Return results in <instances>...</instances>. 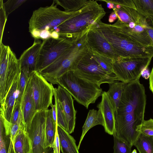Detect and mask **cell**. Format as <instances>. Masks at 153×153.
<instances>
[{
    "label": "cell",
    "instance_id": "1",
    "mask_svg": "<svg viewBox=\"0 0 153 153\" xmlns=\"http://www.w3.org/2000/svg\"><path fill=\"white\" fill-rule=\"evenodd\" d=\"M146 102L145 88L139 79L126 84L115 112L114 134L131 147L141 134L140 126L144 120Z\"/></svg>",
    "mask_w": 153,
    "mask_h": 153
},
{
    "label": "cell",
    "instance_id": "2",
    "mask_svg": "<svg viewBox=\"0 0 153 153\" xmlns=\"http://www.w3.org/2000/svg\"><path fill=\"white\" fill-rule=\"evenodd\" d=\"M93 26L102 34L119 57H153V48L145 47L131 39L116 22L110 24L100 20Z\"/></svg>",
    "mask_w": 153,
    "mask_h": 153
},
{
    "label": "cell",
    "instance_id": "3",
    "mask_svg": "<svg viewBox=\"0 0 153 153\" xmlns=\"http://www.w3.org/2000/svg\"><path fill=\"white\" fill-rule=\"evenodd\" d=\"M105 14L97 1L89 0L77 14L59 26L55 30L60 37L75 40L101 20Z\"/></svg>",
    "mask_w": 153,
    "mask_h": 153
},
{
    "label": "cell",
    "instance_id": "4",
    "mask_svg": "<svg viewBox=\"0 0 153 153\" xmlns=\"http://www.w3.org/2000/svg\"><path fill=\"white\" fill-rule=\"evenodd\" d=\"M53 1L51 5L40 7L34 10L29 21V31L34 39L45 40L51 38V32L56 27L77 14L62 11Z\"/></svg>",
    "mask_w": 153,
    "mask_h": 153
},
{
    "label": "cell",
    "instance_id": "5",
    "mask_svg": "<svg viewBox=\"0 0 153 153\" xmlns=\"http://www.w3.org/2000/svg\"><path fill=\"white\" fill-rule=\"evenodd\" d=\"M88 31L75 40L56 60L39 72L48 82L57 85L58 79L62 75L76 69L79 62L90 48L87 41Z\"/></svg>",
    "mask_w": 153,
    "mask_h": 153
},
{
    "label": "cell",
    "instance_id": "6",
    "mask_svg": "<svg viewBox=\"0 0 153 153\" xmlns=\"http://www.w3.org/2000/svg\"><path fill=\"white\" fill-rule=\"evenodd\" d=\"M57 85L69 92L75 100L88 109L102 96L103 91L100 86L76 75L74 71H68L58 79Z\"/></svg>",
    "mask_w": 153,
    "mask_h": 153
},
{
    "label": "cell",
    "instance_id": "7",
    "mask_svg": "<svg viewBox=\"0 0 153 153\" xmlns=\"http://www.w3.org/2000/svg\"><path fill=\"white\" fill-rule=\"evenodd\" d=\"M0 102L2 104L13 84L20 73L19 59L8 45L0 44Z\"/></svg>",
    "mask_w": 153,
    "mask_h": 153
},
{
    "label": "cell",
    "instance_id": "8",
    "mask_svg": "<svg viewBox=\"0 0 153 153\" xmlns=\"http://www.w3.org/2000/svg\"><path fill=\"white\" fill-rule=\"evenodd\" d=\"M78 77L100 86L103 83H111L117 77L108 74L94 58L90 48L79 62L74 71Z\"/></svg>",
    "mask_w": 153,
    "mask_h": 153
},
{
    "label": "cell",
    "instance_id": "9",
    "mask_svg": "<svg viewBox=\"0 0 153 153\" xmlns=\"http://www.w3.org/2000/svg\"><path fill=\"white\" fill-rule=\"evenodd\" d=\"M152 58H121L114 61V73L117 80L127 84L140 78L143 71L148 68Z\"/></svg>",
    "mask_w": 153,
    "mask_h": 153
},
{
    "label": "cell",
    "instance_id": "10",
    "mask_svg": "<svg viewBox=\"0 0 153 153\" xmlns=\"http://www.w3.org/2000/svg\"><path fill=\"white\" fill-rule=\"evenodd\" d=\"M76 39L60 37L58 39L50 38L43 40L38 55L36 71L39 72L53 63Z\"/></svg>",
    "mask_w": 153,
    "mask_h": 153
},
{
    "label": "cell",
    "instance_id": "11",
    "mask_svg": "<svg viewBox=\"0 0 153 153\" xmlns=\"http://www.w3.org/2000/svg\"><path fill=\"white\" fill-rule=\"evenodd\" d=\"M36 108L37 111L48 109L52 104L54 88L39 72L35 71L30 76Z\"/></svg>",
    "mask_w": 153,
    "mask_h": 153
},
{
    "label": "cell",
    "instance_id": "12",
    "mask_svg": "<svg viewBox=\"0 0 153 153\" xmlns=\"http://www.w3.org/2000/svg\"><path fill=\"white\" fill-rule=\"evenodd\" d=\"M47 110L37 111L27 130L31 140L30 153H48L45 147V128Z\"/></svg>",
    "mask_w": 153,
    "mask_h": 153
},
{
    "label": "cell",
    "instance_id": "13",
    "mask_svg": "<svg viewBox=\"0 0 153 153\" xmlns=\"http://www.w3.org/2000/svg\"><path fill=\"white\" fill-rule=\"evenodd\" d=\"M54 93L64 113L67 131L71 134L74 132L75 128L76 113L74 106V99L71 94L59 85H58L57 88H54Z\"/></svg>",
    "mask_w": 153,
    "mask_h": 153
},
{
    "label": "cell",
    "instance_id": "14",
    "mask_svg": "<svg viewBox=\"0 0 153 153\" xmlns=\"http://www.w3.org/2000/svg\"><path fill=\"white\" fill-rule=\"evenodd\" d=\"M93 25L87 32V41L89 48L114 61L117 60L120 57L102 34Z\"/></svg>",
    "mask_w": 153,
    "mask_h": 153
},
{
    "label": "cell",
    "instance_id": "15",
    "mask_svg": "<svg viewBox=\"0 0 153 153\" xmlns=\"http://www.w3.org/2000/svg\"><path fill=\"white\" fill-rule=\"evenodd\" d=\"M22 115V123L27 130L37 112L36 108L33 94L30 77L29 79L20 105Z\"/></svg>",
    "mask_w": 153,
    "mask_h": 153
},
{
    "label": "cell",
    "instance_id": "16",
    "mask_svg": "<svg viewBox=\"0 0 153 153\" xmlns=\"http://www.w3.org/2000/svg\"><path fill=\"white\" fill-rule=\"evenodd\" d=\"M101 102L97 105L102 115L105 132L113 135L115 132V111L107 92L103 91Z\"/></svg>",
    "mask_w": 153,
    "mask_h": 153
},
{
    "label": "cell",
    "instance_id": "17",
    "mask_svg": "<svg viewBox=\"0 0 153 153\" xmlns=\"http://www.w3.org/2000/svg\"><path fill=\"white\" fill-rule=\"evenodd\" d=\"M42 43L39 39H34L33 45L23 52L19 59L20 69H26L30 75L36 71L37 59Z\"/></svg>",
    "mask_w": 153,
    "mask_h": 153
},
{
    "label": "cell",
    "instance_id": "18",
    "mask_svg": "<svg viewBox=\"0 0 153 153\" xmlns=\"http://www.w3.org/2000/svg\"><path fill=\"white\" fill-rule=\"evenodd\" d=\"M20 73L16 77L3 103L1 105L0 111L5 119L11 123L13 110L17 93Z\"/></svg>",
    "mask_w": 153,
    "mask_h": 153
},
{
    "label": "cell",
    "instance_id": "19",
    "mask_svg": "<svg viewBox=\"0 0 153 153\" xmlns=\"http://www.w3.org/2000/svg\"><path fill=\"white\" fill-rule=\"evenodd\" d=\"M13 147L14 153L31 152V140L27 131L22 123L19 131L15 138Z\"/></svg>",
    "mask_w": 153,
    "mask_h": 153
},
{
    "label": "cell",
    "instance_id": "20",
    "mask_svg": "<svg viewBox=\"0 0 153 153\" xmlns=\"http://www.w3.org/2000/svg\"><path fill=\"white\" fill-rule=\"evenodd\" d=\"M60 150L62 153H79L76 140L67 131L58 125Z\"/></svg>",
    "mask_w": 153,
    "mask_h": 153
},
{
    "label": "cell",
    "instance_id": "21",
    "mask_svg": "<svg viewBox=\"0 0 153 153\" xmlns=\"http://www.w3.org/2000/svg\"><path fill=\"white\" fill-rule=\"evenodd\" d=\"M99 125L104 126V120L100 111L99 109L97 111L94 109L90 110L82 127V134L77 146L78 149L87 132L93 127Z\"/></svg>",
    "mask_w": 153,
    "mask_h": 153
},
{
    "label": "cell",
    "instance_id": "22",
    "mask_svg": "<svg viewBox=\"0 0 153 153\" xmlns=\"http://www.w3.org/2000/svg\"><path fill=\"white\" fill-rule=\"evenodd\" d=\"M126 84L118 80L109 84V88L107 92L115 112L118 108Z\"/></svg>",
    "mask_w": 153,
    "mask_h": 153
},
{
    "label": "cell",
    "instance_id": "23",
    "mask_svg": "<svg viewBox=\"0 0 153 153\" xmlns=\"http://www.w3.org/2000/svg\"><path fill=\"white\" fill-rule=\"evenodd\" d=\"M56 125L52 117L51 109H47L45 128L46 148H53L55 136Z\"/></svg>",
    "mask_w": 153,
    "mask_h": 153
},
{
    "label": "cell",
    "instance_id": "24",
    "mask_svg": "<svg viewBox=\"0 0 153 153\" xmlns=\"http://www.w3.org/2000/svg\"><path fill=\"white\" fill-rule=\"evenodd\" d=\"M137 11L148 19L153 18V0H133Z\"/></svg>",
    "mask_w": 153,
    "mask_h": 153
},
{
    "label": "cell",
    "instance_id": "25",
    "mask_svg": "<svg viewBox=\"0 0 153 153\" xmlns=\"http://www.w3.org/2000/svg\"><path fill=\"white\" fill-rule=\"evenodd\" d=\"M53 1L57 5H59L68 12L78 11L88 3L87 0H54Z\"/></svg>",
    "mask_w": 153,
    "mask_h": 153
},
{
    "label": "cell",
    "instance_id": "26",
    "mask_svg": "<svg viewBox=\"0 0 153 153\" xmlns=\"http://www.w3.org/2000/svg\"><path fill=\"white\" fill-rule=\"evenodd\" d=\"M139 153H153V137L140 134L134 145Z\"/></svg>",
    "mask_w": 153,
    "mask_h": 153
},
{
    "label": "cell",
    "instance_id": "27",
    "mask_svg": "<svg viewBox=\"0 0 153 153\" xmlns=\"http://www.w3.org/2000/svg\"><path fill=\"white\" fill-rule=\"evenodd\" d=\"M91 51L96 60L107 73L110 76H116L113 67L114 60L94 51Z\"/></svg>",
    "mask_w": 153,
    "mask_h": 153
},
{
    "label": "cell",
    "instance_id": "28",
    "mask_svg": "<svg viewBox=\"0 0 153 153\" xmlns=\"http://www.w3.org/2000/svg\"><path fill=\"white\" fill-rule=\"evenodd\" d=\"M3 114H0V153H8L10 141V135L7 136L4 123Z\"/></svg>",
    "mask_w": 153,
    "mask_h": 153
},
{
    "label": "cell",
    "instance_id": "29",
    "mask_svg": "<svg viewBox=\"0 0 153 153\" xmlns=\"http://www.w3.org/2000/svg\"><path fill=\"white\" fill-rule=\"evenodd\" d=\"M30 76V74L27 70L25 69H21L20 78L16 100V101L20 103H21Z\"/></svg>",
    "mask_w": 153,
    "mask_h": 153
},
{
    "label": "cell",
    "instance_id": "30",
    "mask_svg": "<svg viewBox=\"0 0 153 153\" xmlns=\"http://www.w3.org/2000/svg\"><path fill=\"white\" fill-rule=\"evenodd\" d=\"M114 137L113 153H131L132 147L128 143L117 137L114 134Z\"/></svg>",
    "mask_w": 153,
    "mask_h": 153
},
{
    "label": "cell",
    "instance_id": "31",
    "mask_svg": "<svg viewBox=\"0 0 153 153\" xmlns=\"http://www.w3.org/2000/svg\"><path fill=\"white\" fill-rule=\"evenodd\" d=\"M55 104L56 107L57 123L58 126H60L67 131V125L64 113L58 100L54 93Z\"/></svg>",
    "mask_w": 153,
    "mask_h": 153
},
{
    "label": "cell",
    "instance_id": "32",
    "mask_svg": "<svg viewBox=\"0 0 153 153\" xmlns=\"http://www.w3.org/2000/svg\"><path fill=\"white\" fill-rule=\"evenodd\" d=\"M26 1V0H8L4 3V7L7 16H8Z\"/></svg>",
    "mask_w": 153,
    "mask_h": 153
},
{
    "label": "cell",
    "instance_id": "33",
    "mask_svg": "<svg viewBox=\"0 0 153 153\" xmlns=\"http://www.w3.org/2000/svg\"><path fill=\"white\" fill-rule=\"evenodd\" d=\"M140 131L145 136L153 137V119L144 120L140 125Z\"/></svg>",
    "mask_w": 153,
    "mask_h": 153
},
{
    "label": "cell",
    "instance_id": "34",
    "mask_svg": "<svg viewBox=\"0 0 153 153\" xmlns=\"http://www.w3.org/2000/svg\"><path fill=\"white\" fill-rule=\"evenodd\" d=\"M3 0H0V44L2 42V37L5 25L7 20V16L4 9Z\"/></svg>",
    "mask_w": 153,
    "mask_h": 153
},
{
    "label": "cell",
    "instance_id": "35",
    "mask_svg": "<svg viewBox=\"0 0 153 153\" xmlns=\"http://www.w3.org/2000/svg\"><path fill=\"white\" fill-rule=\"evenodd\" d=\"M22 115L20 111V115L17 121L14 124L11 125L10 139L13 145L14 144L16 136L20 129L22 123Z\"/></svg>",
    "mask_w": 153,
    "mask_h": 153
},
{
    "label": "cell",
    "instance_id": "36",
    "mask_svg": "<svg viewBox=\"0 0 153 153\" xmlns=\"http://www.w3.org/2000/svg\"><path fill=\"white\" fill-rule=\"evenodd\" d=\"M21 103L16 101L13 111L11 125L15 124L19 117L21 111Z\"/></svg>",
    "mask_w": 153,
    "mask_h": 153
},
{
    "label": "cell",
    "instance_id": "37",
    "mask_svg": "<svg viewBox=\"0 0 153 153\" xmlns=\"http://www.w3.org/2000/svg\"><path fill=\"white\" fill-rule=\"evenodd\" d=\"M58 125H56V131L55 136L54 139L53 149L54 153H60V147L57 131Z\"/></svg>",
    "mask_w": 153,
    "mask_h": 153
},
{
    "label": "cell",
    "instance_id": "38",
    "mask_svg": "<svg viewBox=\"0 0 153 153\" xmlns=\"http://www.w3.org/2000/svg\"><path fill=\"white\" fill-rule=\"evenodd\" d=\"M147 21L148 27L147 30L153 46V21L152 19H148Z\"/></svg>",
    "mask_w": 153,
    "mask_h": 153
},
{
    "label": "cell",
    "instance_id": "39",
    "mask_svg": "<svg viewBox=\"0 0 153 153\" xmlns=\"http://www.w3.org/2000/svg\"><path fill=\"white\" fill-rule=\"evenodd\" d=\"M51 110L52 117L56 124H57L56 120V107L55 104L54 105L52 104L51 106Z\"/></svg>",
    "mask_w": 153,
    "mask_h": 153
},
{
    "label": "cell",
    "instance_id": "40",
    "mask_svg": "<svg viewBox=\"0 0 153 153\" xmlns=\"http://www.w3.org/2000/svg\"><path fill=\"white\" fill-rule=\"evenodd\" d=\"M149 88L153 93V66L149 77Z\"/></svg>",
    "mask_w": 153,
    "mask_h": 153
},
{
    "label": "cell",
    "instance_id": "41",
    "mask_svg": "<svg viewBox=\"0 0 153 153\" xmlns=\"http://www.w3.org/2000/svg\"><path fill=\"white\" fill-rule=\"evenodd\" d=\"M117 16L116 13L113 11L110 14L108 19V21L110 23L114 22L117 18Z\"/></svg>",
    "mask_w": 153,
    "mask_h": 153
},
{
    "label": "cell",
    "instance_id": "42",
    "mask_svg": "<svg viewBox=\"0 0 153 153\" xmlns=\"http://www.w3.org/2000/svg\"><path fill=\"white\" fill-rule=\"evenodd\" d=\"M150 74L149 73V71L148 69V68H147L143 71L141 75L144 78L147 79L149 78Z\"/></svg>",
    "mask_w": 153,
    "mask_h": 153
},
{
    "label": "cell",
    "instance_id": "43",
    "mask_svg": "<svg viewBox=\"0 0 153 153\" xmlns=\"http://www.w3.org/2000/svg\"><path fill=\"white\" fill-rule=\"evenodd\" d=\"M13 152V145L12 142L10 140V143L8 153H12Z\"/></svg>",
    "mask_w": 153,
    "mask_h": 153
},
{
    "label": "cell",
    "instance_id": "44",
    "mask_svg": "<svg viewBox=\"0 0 153 153\" xmlns=\"http://www.w3.org/2000/svg\"><path fill=\"white\" fill-rule=\"evenodd\" d=\"M48 153H54L53 148H50Z\"/></svg>",
    "mask_w": 153,
    "mask_h": 153
},
{
    "label": "cell",
    "instance_id": "45",
    "mask_svg": "<svg viewBox=\"0 0 153 153\" xmlns=\"http://www.w3.org/2000/svg\"><path fill=\"white\" fill-rule=\"evenodd\" d=\"M131 153H137V151L135 149L133 150Z\"/></svg>",
    "mask_w": 153,
    "mask_h": 153
},
{
    "label": "cell",
    "instance_id": "46",
    "mask_svg": "<svg viewBox=\"0 0 153 153\" xmlns=\"http://www.w3.org/2000/svg\"><path fill=\"white\" fill-rule=\"evenodd\" d=\"M152 20L153 21V18L152 19Z\"/></svg>",
    "mask_w": 153,
    "mask_h": 153
}]
</instances>
